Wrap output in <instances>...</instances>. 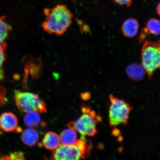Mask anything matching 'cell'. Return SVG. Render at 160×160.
Wrapping results in <instances>:
<instances>
[{
	"instance_id": "obj_12",
	"label": "cell",
	"mask_w": 160,
	"mask_h": 160,
	"mask_svg": "<svg viewBox=\"0 0 160 160\" xmlns=\"http://www.w3.org/2000/svg\"><path fill=\"white\" fill-rule=\"evenodd\" d=\"M61 144L68 145L73 144L77 142L78 135L75 130L71 128L63 130L59 135Z\"/></svg>"
},
{
	"instance_id": "obj_20",
	"label": "cell",
	"mask_w": 160,
	"mask_h": 160,
	"mask_svg": "<svg viewBox=\"0 0 160 160\" xmlns=\"http://www.w3.org/2000/svg\"><path fill=\"white\" fill-rule=\"evenodd\" d=\"M83 99L87 100L89 99L90 98V95L89 93H86L83 94Z\"/></svg>"
},
{
	"instance_id": "obj_3",
	"label": "cell",
	"mask_w": 160,
	"mask_h": 160,
	"mask_svg": "<svg viewBox=\"0 0 160 160\" xmlns=\"http://www.w3.org/2000/svg\"><path fill=\"white\" fill-rule=\"evenodd\" d=\"M81 109L83 114L77 121L69 122L68 127L82 136L93 137L98 133L97 126L102 121L101 116L85 105L82 106Z\"/></svg>"
},
{
	"instance_id": "obj_23",
	"label": "cell",
	"mask_w": 160,
	"mask_h": 160,
	"mask_svg": "<svg viewBox=\"0 0 160 160\" xmlns=\"http://www.w3.org/2000/svg\"><path fill=\"white\" fill-rule=\"evenodd\" d=\"M44 158H45V160H49L47 158H46V157H44Z\"/></svg>"
},
{
	"instance_id": "obj_21",
	"label": "cell",
	"mask_w": 160,
	"mask_h": 160,
	"mask_svg": "<svg viewBox=\"0 0 160 160\" xmlns=\"http://www.w3.org/2000/svg\"><path fill=\"white\" fill-rule=\"evenodd\" d=\"M3 70L0 68V80H2L3 79Z\"/></svg>"
},
{
	"instance_id": "obj_2",
	"label": "cell",
	"mask_w": 160,
	"mask_h": 160,
	"mask_svg": "<svg viewBox=\"0 0 160 160\" xmlns=\"http://www.w3.org/2000/svg\"><path fill=\"white\" fill-rule=\"evenodd\" d=\"M91 146L86 141L84 136L70 145H60L52 151L50 160H80L89 157Z\"/></svg>"
},
{
	"instance_id": "obj_13",
	"label": "cell",
	"mask_w": 160,
	"mask_h": 160,
	"mask_svg": "<svg viewBox=\"0 0 160 160\" xmlns=\"http://www.w3.org/2000/svg\"><path fill=\"white\" fill-rule=\"evenodd\" d=\"M24 122L28 127L36 128L41 123V119L38 113L35 112H27L24 117Z\"/></svg>"
},
{
	"instance_id": "obj_8",
	"label": "cell",
	"mask_w": 160,
	"mask_h": 160,
	"mask_svg": "<svg viewBox=\"0 0 160 160\" xmlns=\"http://www.w3.org/2000/svg\"><path fill=\"white\" fill-rule=\"evenodd\" d=\"M126 73L130 79L135 81H141L144 79L146 73L142 65L134 63L128 66L126 69Z\"/></svg>"
},
{
	"instance_id": "obj_15",
	"label": "cell",
	"mask_w": 160,
	"mask_h": 160,
	"mask_svg": "<svg viewBox=\"0 0 160 160\" xmlns=\"http://www.w3.org/2000/svg\"><path fill=\"white\" fill-rule=\"evenodd\" d=\"M146 29L149 34L155 35L160 34V21L155 18L150 19L147 22Z\"/></svg>"
},
{
	"instance_id": "obj_6",
	"label": "cell",
	"mask_w": 160,
	"mask_h": 160,
	"mask_svg": "<svg viewBox=\"0 0 160 160\" xmlns=\"http://www.w3.org/2000/svg\"><path fill=\"white\" fill-rule=\"evenodd\" d=\"M141 56L142 65L151 78L154 72L160 69V40L155 43L146 42L142 48Z\"/></svg>"
},
{
	"instance_id": "obj_18",
	"label": "cell",
	"mask_w": 160,
	"mask_h": 160,
	"mask_svg": "<svg viewBox=\"0 0 160 160\" xmlns=\"http://www.w3.org/2000/svg\"><path fill=\"white\" fill-rule=\"evenodd\" d=\"M112 1L119 5H125L127 7H130L132 2L133 0H112Z\"/></svg>"
},
{
	"instance_id": "obj_11",
	"label": "cell",
	"mask_w": 160,
	"mask_h": 160,
	"mask_svg": "<svg viewBox=\"0 0 160 160\" xmlns=\"http://www.w3.org/2000/svg\"><path fill=\"white\" fill-rule=\"evenodd\" d=\"M21 138L25 145L32 147L38 141L39 135L35 129L33 128H29L24 130L21 135Z\"/></svg>"
},
{
	"instance_id": "obj_10",
	"label": "cell",
	"mask_w": 160,
	"mask_h": 160,
	"mask_svg": "<svg viewBox=\"0 0 160 160\" xmlns=\"http://www.w3.org/2000/svg\"><path fill=\"white\" fill-rule=\"evenodd\" d=\"M42 143L45 148L52 151L57 149L61 143L59 136L52 132H48L45 134Z\"/></svg>"
},
{
	"instance_id": "obj_4",
	"label": "cell",
	"mask_w": 160,
	"mask_h": 160,
	"mask_svg": "<svg viewBox=\"0 0 160 160\" xmlns=\"http://www.w3.org/2000/svg\"><path fill=\"white\" fill-rule=\"evenodd\" d=\"M109 121L110 127L115 128L118 126H125L128 123L129 117L133 107L122 99L113 95L109 96Z\"/></svg>"
},
{
	"instance_id": "obj_19",
	"label": "cell",
	"mask_w": 160,
	"mask_h": 160,
	"mask_svg": "<svg viewBox=\"0 0 160 160\" xmlns=\"http://www.w3.org/2000/svg\"><path fill=\"white\" fill-rule=\"evenodd\" d=\"M112 133L114 135L116 136H118L121 134V132H120L119 130L116 128L113 129Z\"/></svg>"
},
{
	"instance_id": "obj_7",
	"label": "cell",
	"mask_w": 160,
	"mask_h": 160,
	"mask_svg": "<svg viewBox=\"0 0 160 160\" xmlns=\"http://www.w3.org/2000/svg\"><path fill=\"white\" fill-rule=\"evenodd\" d=\"M18 118L11 112H5L0 116V128L3 131L11 132L17 129Z\"/></svg>"
},
{
	"instance_id": "obj_14",
	"label": "cell",
	"mask_w": 160,
	"mask_h": 160,
	"mask_svg": "<svg viewBox=\"0 0 160 160\" xmlns=\"http://www.w3.org/2000/svg\"><path fill=\"white\" fill-rule=\"evenodd\" d=\"M5 16H0V44L3 43L7 38L12 27L5 21Z\"/></svg>"
},
{
	"instance_id": "obj_9",
	"label": "cell",
	"mask_w": 160,
	"mask_h": 160,
	"mask_svg": "<svg viewBox=\"0 0 160 160\" xmlns=\"http://www.w3.org/2000/svg\"><path fill=\"white\" fill-rule=\"evenodd\" d=\"M139 28V23L137 20L129 18L124 22L122 26L123 34L128 38H133L137 35Z\"/></svg>"
},
{
	"instance_id": "obj_22",
	"label": "cell",
	"mask_w": 160,
	"mask_h": 160,
	"mask_svg": "<svg viewBox=\"0 0 160 160\" xmlns=\"http://www.w3.org/2000/svg\"><path fill=\"white\" fill-rule=\"evenodd\" d=\"M157 12L160 17V2L158 4L157 8Z\"/></svg>"
},
{
	"instance_id": "obj_1",
	"label": "cell",
	"mask_w": 160,
	"mask_h": 160,
	"mask_svg": "<svg viewBox=\"0 0 160 160\" xmlns=\"http://www.w3.org/2000/svg\"><path fill=\"white\" fill-rule=\"evenodd\" d=\"M46 17L42 26L47 32L61 35L71 25L72 16L66 6L59 5L51 10L45 9Z\"/></svg>"
},
{
	"instance_id": "obj_5",
	"label": "cell",
	"mask_w": 160,
	"mask_h": 160,
	"mask_svg": "<svg viewBox=\"0 0 160 160\" xmlns=\"http://www.w3.org/2000/svg\"><path fill=\"white\" fill-rule=\"evenodd\" d=\"M15 99L18 109L22 112H47L46 104L40 98L38 95L35 94L16 90Z\"/></svg>"
},
{
	"instance_id": "obj_16",
	"label": "cell",
	"mask_w": 160,
	"mask_h": 160,
	"mask_svg": "<svg viewBox=\"0 0 160 160\" xmlns=\"http://www.w3.org/2000/svg\"><path fill=\"white\" fill-rule=\"evenodd\" d=\"M0 160H26L24 155L21 152H15L5 155L0 153Z\"/></svg>"
},
{
	"instance_id": "obj_17",
	"label": "cell",
	"mask_w": 160,
	"mask_h": 160,
	"mask_svg": "<svg viewBox=\"0 0 160 160\" xmlns=\"http://www.w3.org/2000/svg\"><path fill=\"white\" fill-rule=\"evenodd\" d=\"M6 43H3L0 44V68L2 66L5 60Z\"/></svg>"
}]
</instances>
